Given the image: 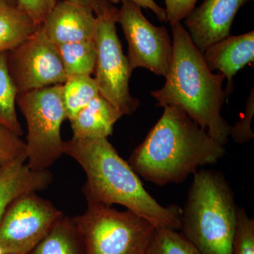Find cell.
Listing matches in <instances>:
<instances>
[{"label": "cell", "mask_w": 254, "mask_h": 254, "mask_svg": "<svg viewBox=\"0 0 254 254\" xmlns=\"http://www.w3.org/2000/svg\"><path fill=\"white\" fill-rule=\"evenodd\" d=\"M163 108L161 118L127 161L138 176L158 186L181 183L225 156V146L181 108Z\"/></svg>", "instance_id": "obj_1"}, {"label": "cell", "mask_w": 254, "mask_h": 254, "mask_svg": "<svg viewBox=\"0 0 254 254\" xmlns=\"http://www.w3.org/2000/svg\"><path fill=\"white\" fill-rule=\"evenodd\" d=\"M64 154L74 160L86 174L82 192L87 203L123 205L156 228L180 230L182 210L160 204L108 138H71L64 143Z\"/></svg>", "instance_id": "obj_2"}, {"label": "cell", "mask_w": 254, "mask_h": 254, "mask_svg": "<svg viewBox=\"0 0 254 254\" xmlns=\"http://www.w3.org/2000/svg\"><path fill=\"white\" fill-rule=\"evenodd\" d=\"M170 25L173 55L166 81L163 88L150 91V95L158 101L157 106L181 108L209 136L225 146L232 128L220 113L227 98L222 89L225 76L209 69L203 53L193 44L181 22Z\"/></svg>", "instance_id": "obj_3"}, {"label": "cell", "mask_w": 254, "mask_h": 254, "mask_svg": "<svg viewBox=\"0 0 254 254\" xmlns=\"http://www.w3.org/2000/svg\"><path fill=\"white\" fill-rule=\"evenodd\" d=\"M238 209L220 172L198 170L182 211L180 233L200 254H232Z\"/></svg>", "instance_id": "obj_4"}, {"label": "cell", "mask_w": 254, "mask_h": 254, "mask_svg": "<svg viewBox=\"0 0 254 254\" xmlns=\"http://www.w3.org/2000/svg\"><path fill=\"white\" fill-rule=\"evenodd\" d=\"M86 254H147L156 227L129 210L87 203L81 215L73 217Z\"/></svg>", "instance_id": "obj_5"}, {"label": "cell", "mask_w": 254, "mask_h": 254, "mask_svg": "<svg viewBox=\"0 0 254 254\" xmlns=\"http://www.w3.org/2000/svg\"><path fill=\"white\" fill-rule=\"evenodd\" d=\"M16 104L27 124L26 164L33 170H48L64 154L61 126L67 117L63 84L18 93Z\"/></svg>", "instance_id": "obj_6"}, {"label": "cell", "mask_w": 254, "mask_h": 254, "mask_svg": "<svg viewBox=\"0 0 254 254\" xmlns=\"http://www.w3.org/2000/svg\"><path fill=\"white\" fill-rule=\"evenodd\" d=\"M116 23L110 18H98L93 38L97 51L93 78L100 96L123 115H128L136 111L139 100L130 93L129 80L133 70L124 54Z\"/></svg>", "instance_id": "obj_7"}, {"label": "cell", "mask_w": 254, "mask_h": 254, "mask_svg": "<svg viewBox=\"0 0 254 254\" xmlns=\"http://www.w3.org/2000/svg\"><path fill=\"white\" fill-rule=\"evenodd\" d=\"M63 214L36 192L20 195L9 205L0 222V251L28 254Z\"/></svg>", "instance_id": "obj_8"}, {"label": "cell", "mask_w": 254, "mask_h": 254, "mask_svg": "<svg viewBox=\"0 0 254 254\" xmlns=\"http://www.w3.org/2000/svg\"><path fill=\"white\" fill-rule=\"evenodd\" d=\"M118 22L128 43L127 58L131 69L145 68L166 76L173 55V42L167 28L152 24L141 7L128 1L122 2Z\"/></svg>", "instance_id": "obj_9"}, {"label": "cell", "mask_w": 254, "mask_h": 254, "mask_svg": "<svg viewBox=\"0 0 254 254\" xmlns=\"http://www.w3.org/2000/svg\"><path fill=\"white\" fill-rule=\"evenodd\" d=\"M41 27L6 53L8 68L18 93L62 85L67 78L58 46L46 38Z\"/></svg>", "instance_id": "obj_10"}, {"label": "cell", "mask_w": 254, "mask_h": 254, "mask_svg": "<svg viewBox=\"0 0 254 254\" xmlns=\"http://www.w3.org/2000/svg\"><path fill=\"white\" fill-rule=\"evenodd\" d=\"M250 1L252 0H204L192 10L185 18V25L200 53L230 36L237 13Z\"/></svg>", "instance_id": "obj_11"}, {"label": "cell", "mask_w": 254, "mask_h": 254, "mask_svg": "<svg viewBox=\"0 0 254 254\" xmlns=\"http://www.w3.org/2000/svg\"><path fill=\"white\" fill-rule=\"evenodd\" d=\"M98 18L91 10L67 1H58L41 30L56 46L93 40Z\"/></svg>", "instance_id": "obj_12"}, {"label": "cell", "mask_w": 254, "mask_h": 254, "mask_svg": "<svg viewBox=\"0 0 254 254\" xmlns=\"http://www.w3.org/2000/svg\"><path fill=\"white\" fill-rule=\"evenodd\" d=\"M203 59L210 71L219 70L227 78V97L234 90L233 78L246 65L254 61V31L229 36L205 49Z\"/></svg>", "instance_id": "obj_13"}, {"label": "cell", "mask_w": 254, "mask_h": 254, "mask_svg": "<svg viewBox=\"0 0 254 254\" xmlns=\"http://www.w3.org/2000/svg\"><path fill=\"white\" fill-rule=\"evenodd\" d=\"M53 182L49 170H33L26 159L16 160L0 170V222L6 209L20 195L46 190Z\"/></svg>", "instance_id": "obj_14"}, {"label": "cell", "mask_w": 254, "mask_h": 254, "mask_svg": "<svg viewBox=\"0 0 254 254\" xmlns=\"http://www.w3.org/2000/svg\"><path fill=\"white\" fill-rule=\"evenodd\" d=\"M123 116L116 108L100 95L70 119L73 139L106 138Z\"/></svg>", "instance_id": "obj_15"}, {"label": "cell", "mask_w": 254, "mask_h": 254, "mask_svg": "<svg viewBox=\"0 0 254 254\" xmlns=\"http://www.w3.org/2000/svg\"><path fill=\"white\" fill-rule=\"evenodd\" d=\"M40 27L15 1L0 0V54L17 48Z\"/></svg>", "instance_id": "obj_16"}, {"label": "cell", "mask_w": 254, "mask_h": 254, "mask_svg": "<svg viewBox=\"0 0 254 254\" xmlns=\"http://www.w3.org/2000/svg\"><path fill=\"white\" fill-rule=\"evenodd\" d=\"M28 254H86L73 218L63 215Z\"/></svg>", "instance_id": "obj_17"}, {"label": "cell", "mask_w": 254, "mask_h": 254, "mask_svg": "<svg viewBox=\"0 0 254 254\" xmlns=\"http://www.w3.org/2000/svg\"><path fill=\"white\" fill-rule=\"evenodd\" d=\"M58 46L65 72L68 76L94 73L97 51L93 40L73 42Z\"/></svg>", "instance_id": "obj_18"}, {"label": "cell", "mask_w": 254, "mask_h": 254, "mask_svg": "<svg viewBox=\"0 0 254 254\" xmlns=\"http://www.w3.org/2000/svg\"><path fill=\"white\" fill-rule=\"evenodd\" d=\"M18 92L10 75L6 62V53L0 54V125L19 136L23 130L16 113Z\"/></svg>", "instance_id": "obj_19"}, {"label": "cell", "mask_w": 254, "mask_h": 254, "mask_svg": "<svg viewBox=\"0 0 254 254\" xmlns=\"http://www.w3.org/2000/svg\"><path fill=\"white\" fill-rule=\"evenodd\" d=\"M64 104L67 120L73 118L99 95L94 78L89 75L68 76L63 84Z\"/></svg>", "instance_id": "obj_20"}, {"label": "cell", "mask_w": 254, "mask_h": 254, "mask_svg": "<svg viewBox=\"0 0 254 254\" xmlns=\"http://www.w3.org/2000/svg\"><path fill=\"white\" fill-rule=\"evenodd\" d=\"M147 254H200L177 230L156 228Z\"/></svg>", "instance_id": "obj_21"}, {"label": "cell", "mask_w": 254, "mask_h": 254, "mask_svg": "<svg viewBox=\"0 0 254 254\" xmlns=\"http://www.w3.org/2000/svg\"><path fill=\"white\" fill-rule=\"evenodd\" d=\"M26 158V143L21 136L0 125V170L19 159Z\"/></svg>", "instance_id": "obj_22"}, {"label": "cell", "mask_w": 254, "mask_h": 254, "mask_svg": "<svg viewBox=\"0 0 254 254\" xmlns=\"http://www.w3.org/2000/svg\"><path fill=\"white\" fill-rule=\"evenodd\" d=\"M232 254H254V220L244 208L238 209Z\"/></svg>", "instance_id": "obj_23"}, {"label": "cell", "mask_w": 254, "mask_h": 254, "mask_svg": "<svg viewBox=\"0 0 254 254\" xmlns=\"http://www.w3.org/2000/svg\"><path fill=\"white\" fill-rule=\"evenodd\" d=\"M254 89L247 100L246 109L243 116L235 126L231 128L230 136L235 143L243 144L253 139L254 134L252 131V119L254 115Z\"/></svg>", "instance_id": "obj_24"}, {"label": "cell", "mask_w": 254, "mask_h": 254, "mask_svg": "<svg viewBox=\"0 0 254 254\" xmlns=\"http://www.w3.org/2000/svg\"><path fill=\"white\" fill-rule=\"evenodd\" d=\"M16 4L41 26L56 4L57 0H14Z\"/></svg>", "instance_id": "obj_25"}, {"label": "cell", "mask_w": 254, "mask_h": 254, "mask_svg": "<svg viewBox=\"0 0 254 254\" xmlns=\"http://www.w3.org/2000/svg\"><path fill=\"white\" fill-rule=\"evenodd\" d=\"M67 1L91 10L98 18H110L118 23L119 9L108 0H57Z\"/></svg>", "instance_id": "obj_26"}, {"label": "cell", "mask_w": 254, "mask_h": 254, "mask_svg": "<svg viewBox=\"0 0 254 254\" xmlns=\"http://www.w3.org/2000/svg\"><path fill=\"white\" fill-rule=\"evenodd\" d=\"M167 22H181L194 9L198 0H165Z\"/></svg>", "instance_id": "obj_27"}, {"label": "cell", "mask_w": 254, "mask_h": 254, "mask_svg": "<svg viewBox=\"0 0 254 254\" xmlns=\"http://www.w3.org/2000/svg\"><path fill=\"white\" fill-rule=\"evenodd\" d=\"M108 1L114 5L123 2L124 1H131L139 7L151 10L161 22H167L166 13H165V9L159 6L154 0H108Z\"/></svg>", "instance_id": "obj_28"}, {"label": "cell", "mask_w": 254, "mask_h": 254, "mask_svg": "<svg viewBox=\"0 0 254 254\" xmlns=\"http://www.w3.org/2000/svg\"><path fill=\"white\" fill-rule=\"evenodd\" d=\"M0 254H9L4 253V252H1V251H0Z\"/></svg>", "instance_id": "obj_29"}, {"label": "cell", "mask_w": 254, "mask_h": 254, "mask_svg": "<svg viewBox=\"0 0 254 254\" xmlns=\"http://www.w3.org/2000/svg\"><path fill=\"white\" fill-rule=\"evenodd\" d=\"M9 1H14V0H9Z\"/></svg>", "instance_id": "obj_30"}]
</instances>
